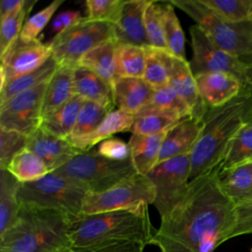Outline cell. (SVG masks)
<instances>
[{
	"instance_id": "obj_1",
	"label": "cell",
	"mask_w": 252,
	"mask_h": 252,
	"mask_svg": "<svg viewBox=\"0 0 252 252\" xmlns=\"http://www.w3.org/2000/svg\"><path fill=\"white\" fill-rule=\"evenodd\" d=\"M219 166L189 182L184 197L160 219L152 244L160 252H213L235 227V203L219 183Z\"/></svg>"
},
{
	"instance_id": "obj_2",
	"label": "cell",
	"mask_w": 252,
	"mask_h": 252,
	"mask_svg": "<svg viewBox=\"0 0 252 252\" xmlns=\"http://www.w3.org/2000/svg\"><path fill=\"white\" fill-rule=\"evenodd\" d=\"M252 121V94L241 93L218 107H211L203 118L202 129L190 154L189 182L217 168L236 132Z\"/></svg>"
},
{
	"instance_id": "obj_3",
	"label": "cell",
	"mask_w": 252,
	"mask_h": 252,
	"mask_svg": "<svg viewBox=\"0 0 252 252\" xmlns=\"http://www.w3.org/2000/svg\"><path fill=\"white\" fill-rule=\"evenodd\" d=\"M148 206L78 216L70 222L71 247L120 241L152 244L157 229L151 222Z\"/></svg>"
},
{
	"instance_id": "obj_4",
	"label": "cell",
	"mask_w": 252,
	"mask_h": 252,
	"mask_svg": "<svg viewBox=\"0 0 252 252\" xmlns=\"http://www.w3.org/2000/svg\"><path fill=\"white\" fill-rule=\"evenodd\" d=\"M71 220L55 210L21 205L15 222L0 235V252H57L71 247Z\"/></svg>"
},
{
	"instance_id": "obj_5",
	"label": "cell",
	"mask_w": 252,
	"mask_h": 252,
	"mask_svg": "<svg viewBox=\"0 0 252 252\" xmlns=\"http://www.w3.org/2000/svg\"><path fill=\"white\" fill-rule=\"evenodd\" d=\"M52 172L69 179L87 192L94 193L103 192L138 173L131 158L122 161L111 160L100 156L96 149L79 153Z\"/></svg>"
},
{
	"instance_id": "obj_6",
	"label": "cell",
	"mask_w": 252,
	"mask_h": 252,
	"mask_svg": "<svg viewBox=\"0 0 252 252\" xmlns=\"http://www.w3.org/2000/svg\"><path fill=\"white\" fill-rule=\"evenodd\" d=\"M220 49L236 57L252 55V19L231 23L215 15L201 0H172Z\"/></svg>"
},
{
	"instance_id": "obj_7",
	"label": "cell",
	"mask_w": 252,
	"mask_h": 252,
	"mask_svg": "<svg viewBox=\"0 0 252 252\" xmlns=\"http://www.w3.org/2000/svg\"><path fill=\"white\" fill-rule=\"evenodd\" d=\"M87 191L69 179L49 172L38 180L21 183L18 200L22 206H32L61 212L72 220L82 213Z\"/></svg>"
},
{
	"instance_id": "obj_8",
	"label": "cell",
	"mask_w": 252,
	"mask_h": 252,
	"mask_svg": "<svg viewBox=\"0 0 252 252\" xmlns=\"http://www.w3.org/2000/svg\"><path fill=\"white\" fill-rule=\"evenodd\" d=\"M113 40L112 24L91 21L85 17L69 29L53 36L48 45L59 66L75 67L89 51Z\"/></svg>"
},
{
	"instance_id": "obj_9",
	"label": "cell",
	"mask_w": 252,
	"mask_h": 252,
	"mask_svg": "<svg viewBox=\"0 0 252 252\" xmlns=\"http://www.w3.org/2000/svg\"><path fill=\"white\" fill-rule=\"evenodd\" d=\"M156 189L147 175L136 173L103 192H87L81 215L126 210L153 205Z\"/></svg>"
},
{
	"instance_id": "obj_10",
	"label": "cell",
	"mask_w": 252,
	"mask_h": 252,
	"mask_svg": "<svg viewBox=\"0 0 252 252\" xmlns=\"http://www.w3.org/2000/svg\"><path fill=\"white\" fill-rule=\"evenodd\" d=\"M189 32L193 51L189 64L194 76L206 73L229 74L240 81L242 90L251 93L245 65L239 57L218 47L197 25L191 26Z\"/></svg>"
},
{
	"instance_id": "obj_11",
	"label": "cell",
	"mask_w": 252,
	"mask_h": 252,
	"mask_svg": "<svg viewBox=\"0 0 252 252\" xmlns=\"http://www.w3.org/2000/svg\"><path fill=\"white\" fill-rule=\"evenodd\" d=\"M190 170V155H183L158 163L147 174L156 189V200L153 205L160 219L167 215L186 194Z\"/></svg>"
},
{
	"instance_id": "obj_12",
	"label": "cell",
	"mask_w": 252,
	"mask_h": 252,
	"mask_svg": "<svg viewBox=\"0 0 252 252\" xmlns=\"http://www.w3.org/2000/svg\"><path fill=\"white\" fill-rule=\"evenodd\" d=\"M47 82L25 91L0 104V129L32 135L42 121V102Z\"/></svg>"
},
{
	"instance_id": "obj_13",
	"label": "cell",
	"mask_w": 252,
	"mask_h": 252,
	"mask_svg": "<svg viewBox=\"0 0 252 252\" xmlns=\"http://www.w3.org/2000/svg\"><path fill=\"white\" fill-rule=\"evenodd\" d=\"M0 57L2 88L7 81L42 66L51 57V49L48 43H42L38 38L26 41L19 36Z\"/></svg>"
},
{
	"instance_id": "obj_14",
	"label": "cell",
	"mask_w": 252,
	"mask_h": 252,
	"mask_svg": "<svg viewBox=\"0 0 252 252\" xmlns=\"http://www.w3.org/2000/svg\"><path fill=\"white\" fill-rule=\"evenodd\" d=\"M27 149L37 155L50 172L65 165L82 152L68 139L55 136L41 126L29 136Z\"/></svg>"
},
{
	"instance_id": "obj_15",
	"label": "cell",
	"mask_w": 252,
	"mask_h": 252,
	"mask_svg": "<svg viewBox=\"0 0 252 252\" xmlns=\"http://www.w3.org/2000/svg\"><path fill=\"white\" fill-rule=\"evenodd\" d=\"M151 0L124 1L118 20L112 24L113 40L116 43L148 46L145 28V12Z\"/></svg>"
},
{
	"instance_id": "obj_16",
	"label": "cell",
	"mask_w": 252,
	"mask_h": 252,
	"mask_svg": "<svg viewBox=\"0 0 252 252\" xmlns=\"http://www.w3.org/2000/svg\"><path fill=\"white\" fill-rule=\"evenodd\" d=\"M199 94L208 108L225 104L242 91L240 81L225 73H206L194 76Z\"/></svg>"
},
{
	"instance_id": "obj_17",
	"label": "cell",
	"mask_w": 252,
	"mask_h": 252,
	"mask_svg": "<svg viewBox=\"0 0 252 252\" xmlns=\"http://www.w3.org/2000/svg\"><path fill=\"white\" fill-rule=\"evenodd\" d=\"M168 86H170L188 105L192 117L203 120L209 108L204 103L199 94L195 77L186 59L173 56Z\"/></svg>"
},
{
	"instance_id": "obj_18",
	"label": "cell",
	"mask_w": 252,
	"mask_h": 252,
	"mask_svg": "<svg viewBox=\"0 0 252 252\" xmlns=\"http://www.w3.org/2000/svg\"><path fill=\"white\" fill-rule=\"evenodd\" d=\"M202 123L203 120L190 116L172 126L163 139L158 163L175 157L190 155L200 135Z\"/></svg>"
},
{
	"instance_id": "obj_19",
	"label": "cell",
	"mask_w": 252,
	"mask_h": 252,
	"mask_svg": "<svg viewBox=\"0 0 252 252\" xmlns=\"http://www.w3.org/2000/svg\"><path fill=\"white\" fill-rule=\"evenodd\" d=\"M115 106L136 115L152 100L155 90L140 78H116L112 85Z\"/></svg>"
},
{
	"instance_id": "obj_20",
	"label": "cell",
	"mask_w": 252,
	"mask_h": 252,
	"mask_svg": "<svg viewBox=\"0 0 252 252\" xmlns=\"http://www.w3.org/2000/svg\"><path fill=\"white\" fill-rule=\"evenodd\" d=\"M73 89L74 94L85 100L97 102L112 109L115 106L112 86L82 65L73 67Z\"/></svg>"
},
{
	"instance_id": "obj_21",
	"label": "cell",
	"mask_w": 252,
	"mask_h": 252,
	"mask_svg": "<svg viewBox=\"0 0 252 252\" xmlns=\"http://www.w3.org/2000/svg\"><path fill=\"white\" fill-rule=\"evenodd\" d=\"M134 118L135 115L117 108L110 111L94 131L84 137L69 141L78 150L82 152L89 151L103 140L111 138L116 133L132 131Z\"/></svg>"
},
{
	"instance_id": "obj_22",
	"label": "cell",
	"mask_w": 252,
	"mask_h": 252,
	"mask_svg": "<svg viewBox=\"0 0 252 252\" xmlns=\"http://www.w3.org/2000/svg\"><path fill=\"white\" fill-rule=\"evenodd\" d=\"M168 130L156 135L132 133L128 145L130 158L138 173L147 175L158 164L162 142Z\"/></svg>"
},
{
	"instance_id": "obj_23",
	"label": "cell",
	"mask_w": 252,
	"mask_h": 252,
	"mask_svg": "<svg viewBox=\"0 0 252 252\" xmlns=\"http://www.w3.org/2000/svg\"><path fill=\"white\" fill-rule=\"evenodd\" d=\"M219 183L222 191L235 203L252 198V160L220 170Z\"/></svg>"
},
{
	"instance_id": "obj_24",
	"label": "cell",
	"mask_w": 252,
	"mask_h": 252,
	"mask_svg": "<svg viewBox=\"0 0 252 252\" xmlns=\"http://www.w3.org/2000/svg\"><path fill=\"white\" fill-rule=\"evenodd\" d=\"M85 101L83 97L74 94L63 105L45 115L40 126L55 136L69 140Z\"/></svg>"
},
{
	"instance_id": "obj_25",
	"label": "cell",
	"mask_w": 252,
	"mask_h": 252,
	"mask_svg": "<svg viewBox=\"0 0 252 252\" xmlns=\"http://www.w3.org/2000/svg\"><path fill=\"white\" fill-rule=\"evenodd\" d=\"M73 95V68L59 66L46 86L42 102V118L63 105Z\"/></svg>"
},
{
	"instance_id": "obj_26",
	"label": "cell",
	"mask_w": 252,
	"mask_h": 252,
	"mask_svg": "<svg viewBox=\"0 0 252 252\" xmlns=\"http://www.w3.org/2000/svg\"><path fill=\"white\" fill-rule=\"evenodd\" d=\"M58 68V63L51 55V57L38 69L7 81L5 85L0 88V104L25 91L33 89L49 81Z\"/></svg>"
},
{
	"instance_id": "obj_27",
	"label": "cell",
	"mask_w": 252,
	"mask_h": 252,
	"mask_svg": "<svg viewBox=\"0 0 252 252\" xmlns=\"http://www.w3.org/2000/svg\"><path fill=\"white\" fill-rule=\"evenodd\" d=\"M146 66L144 81L155 91L169 85L173 55L168 51L151 45L145 46Z\"/></svg>"
},
{
	"instance_id": "obj_28",
	"label": "cell",
	"mask_w": 252,
	"mask_h": 252,
	"mask_svg": "<svg viewBox=\"0 0 252 252\" xmlns=\"http://www.w3.org/2000/svg\"><path fill=\"white\" fill-rule=\"evenodd\" d=\"M20 185L21 182L7 169H0V235L12 226L19 214Z\"/></svg>"
},
{
	"instance_id": "obj_29",
	"label": "cell",
	"mask_w": 252,
	"mask_h": 252,
	"mask_svg": "<svg viewBox=\"0 0 252 252\" xmlns=\"http://www.w3.org/2000/svg\"><path fill=\"white\" fill-rule=\"evenodd\" d=\"M116 42L107 41L96 46L82 57L78 65H82L100 78L105 80L111 86L116 79Z\"/></svg>"
},
{
	"instance_id": "obj_30",
	"label": "cell",
	"mask_w": 252,
	"mask_h": 252,
	"mask_svg": "<svg viewBox=\"0 0 252 252\" xmlns=\"http://www.w3.org/2000/svg\"><path fill=\"white\" fill-rule=\"evenodd\" d=\"M116 78L143 79L146 66L145 47L116 43Z\"/></svg>"
},
{
	"instance_id": "obj_31",
	"label": "cell",
	"mask_w": 252,
	"mask_h": 252,
	"mask_svg": "<svg viewBox=\"0 0 252 252\" xmlns=\"http://www.w3.org/2000/svg\"><path fill=\"white\" fill-rule=\"evenodd\" d=\"M6 169L21 183L38 180L50 172L43 160L29 149L17 154Z\"/></svg>"
},
{
	"instance_id": "obj_32",
	"label": "cell",
	"mask_w": 252,
	"mask_h": 252,
	"mask_svg": "<svg viewBox=\"0 0 252 252\" xmlns=\"http://www.w3.org/2000/svg\"><path fill=\"white\" fill-rule=\"evenodd\" d=\"M248 160H252V121L244 124L233 136L219 168L228 169Z\"/></svg>"
},
{
	"instance_id": "obj_33",
	"label": "cell",
	"mask_w": 252,
	"mask_h": 252,
	"mask_svg": "<svg viewBox=\"0 0 252 252\" xmlns=\"http://www.w3.org/2000/svg\"><path fill=\"white\" fill-rule=\"evenodd\" d=\"M144 109L161 112L179 120L192 116L188 105L170 86L155 91L151 102Z\"/></svg>"
},
{
	"instance_id": "obj_34",
	"label": "cell",
	"mask_w": 252,
	"mask_h": 252,
	"mask_svg": "<svg viewBox=\"0 0 252 252\" xmlns=\"http://www.w3.org/2000/svg\"><path fill=\"white\" fill-rule=\"evenodd\" d=\"M112 110V108L106 105L86 100L81 108L76 125L69 140L84 137L94 131L105 116Z\"/></svg>"
},
{
	"instance_id": "obj_35",
	"label": "cell",
	"mask_w": 252,
	"mask_h": 252,
	"mask_svg": "<svg viewBox=\"0 0 252 252\" xmlns=\"http://www.w3.org/2000/svg\"><path fill=\"white\" fill-rule=\"evenodd\" d=\"M180 120L155 110L142 109L135 115L132 133L140 135H156L170 129Z\"/></svg>"
},
{
	"instance_id": "obj_36",
	"label": "cell",
	"mask_w": 252,
	"mask_h": 252,
	"mask_svg": "<svg viewBox=\"0 0 252 252\" xmlns=\"http://www.w3.org/2000/svg\"><path fill=\"white\" fill-rule=\"evenodd\" d=\"M164 9L165 2L159 3L158 1L151 0L145 12V28L149 44L151 46L166 50L163 24Z\"/></svg>"
},
{
	"instance_id": "obj_37",
	"label": "cell",
	"mask_w": 252,
	"mask_h": 252,
	"mask_svg": "<svg viewBox=\"0 0 252 252\" xmlns=\"http://www.w3.org/2000/svg\"><path fill=\"white\" fill-rule=\"evenodd\" d=\"M163 24L166 50L174 57L186 59L184 32L176 16L174 6L170 2L165 3Z\"/></svg>"
},
{
	"instance_id": "obj_38",
	"label": "cell",
	"mask_w": 252,
	"mask_h": 252,
	"mask_svg": "<svg viewBox=\"0 0 252 252\" xmlns=\"http://www.w3.org/2000/svg\"><path fill=\"white\" fill-rule=\"evenodd\" d=\"M35 3L36 0H26L25 5L19 11L1 21L0 56H2L20 36L26 22L25 19Z\"/></svg>"
},
{
	"instance_id": "obj_39",
	"label": "cell",
	"mask_w": 252,
	"mask_h": 252,
	"mask_svg": "<svg viewBox=\"0 0 252 252\" xmlns=\"http://www.w3.org/2000/svg\"><path fill=\"white\" fill-rule=\"evenodd\" d=\"M201 2L226 22L238 23L252 19L248 0H201Z\"/></svg>"
},
{
	"instance_id": "obj_40",
	"label": "cell",
	"mask_w": 252,
	"mask_h": 252,
	"mask_svg": "<svg viewBox=\"0 0 252 252\" xmlns=\"http://www.w3.org/2000/svg\"><path fill=\"white\" fill-rule=\"evenodd\" d=\"M28 138L17 131L0 129V169H6L14 157L27 149Z\"/></svg>"
},
{
	"instance_id": "obj_41",
	"label": "cell",
	"mask_w": 252,
	"mask_h": 252,
	"mask_svg": "<svg viewBox=\"0 0 252 252\" xmlns=\"http://www.w3.org/2000/svg\"><path fill=\"white\" fill-rule=\"evenodd\" d=\"M64 0H55L45 8L31 16L24 24L20 37L26 41H31L37 38V35L49 23L55 11L62 5Z\"/></svg>"
},
{
	"instance_id": "obj_42",
	"label": "cell",
	"mask_w": 252,
	"mask_h": 252,
	"mask_svg": "<svg viewBox=\"0 0 252 252\" xmlns=\"http://www.w3.org/2000/svg\"><path fill=\"white\" fill-rule=\"evenodd\" d=\"M125 0H87V16L91 21H103L114 24L120 15Z\"/></svg>"
},
{
	"instance_id": "obj_43",
	"label": "cell",
	"mask_w": 252,
	"mask_h": 252,
	"mask_svg": "<svg viewBox=\"0 0 252 252\" xmlns=\"http://www.w3.org/2000/svg\"><path fill=\"white\" fill-rule=\"evenodd\" d=\"M96 151L100 156L111 160L122 161L130 158V148L128 143L113 137L100 142Z\"/></svg>"
},
{
	"instance_id": "obj_44",
	"label": "cell",
	"mask_w": 252,
	"mask_h": 252,
	"mask_svg": "<svg viewBox=\"0 0 252 252\" xmlns=\"http://www.w3.org/2000/svg\"><path fill=\"white\" fill-rule=\"evenodd\" d=\"M236 223L229 239L252 233V198L235 204Z\"/></svg>"
},
{
	"instance_id": "obj_45",
	"label": "cell",
	"mask_w": 252,
	"mask_h": 252,
	"mask_svg": "<svg viewBox=\"0 0 252 252\" xmlns=\"http://www.w3.org/2000/svg\"><path fill=\"white\" fill-rule=\"evenodd\" d=\"M146 245L138 242H105L88 247L74 248L77 252H144Z\"/></svg>"
},
{
	"instance_id": "obj_46",
	"label": "cell",
	"mask_w": 252,
	"mask_h": 252,
	"mask_svg": "<svg viewBox=\"0 0 252 252\" xmlns=\"http://www.w3.org/2000/svg\"><path fill=\"white\" fill-rule=\"evenodd\" d=\"M83 18L81 11L78 10H67L61 12L52 20L50 24V32L55 36L80 22Z\"/></svg>"
},
{
	"instance_id": "obj_47",
	"label": "cell",
	"mask_w": 252,
	"mask_h": 252,
	"mask_svg": "<svg viewBox=\"0 0 252 252\" xmlns=\"http://www.w3.org/2000/svg\"><path fill=\"white\" fill-rule=\"evenodd\" d=\"M25 3L26 0H2L0 2V21L19 11Z\"/></svg>"
},
{
	"instance_id": "obj_48",
	"label": "cell",
	"mask_w": 252,
	"mask_h": 252,
	"mask_svg": "<svg viewBox=\"0 0 252 252\" xmlns=\"http://www.w3.org/2000/svg\"><path fill=\"white\" fill-rule=\"evenodd\" d=\"M239 58L245 65L246 76H247V79L249 81V84H250V87H251V94H252V55L241 56Z\"/></svg>"
},
{
	"instance_id": "obj_49",
	"label": "cell",
	"mask_w": 252,
	"mask_h": 252,
	"mask_svg": "<svg viewBox=\"0 0 252 252\" xmlns=\"http://www.w3.org/2000/svg\"><path fill=\"white\" fill-rule=\"evenodd\" d=\"M57 252H77L73 247H66V248H63Z\"/></svg>"
},
{
	"instance_id": "obj_50",
	"label": "cell",
	"mask_w": 252,
	"mask_h": 252,
	"mask_svg": "<svg viewBox=\"0 0 252 252\" xmlns=\"http://www.w3.org/2000/svg\"><path fill=\"white\" fill-rule=\"evenodd\" d=\"M249 2V7H250V13H251V17H252V0H248Z\"/></svg>"
},
{
	"instance_id": "obj_51",
	"label": "cell",
	"mask_w": 252,
	"mask_h": 252,
	"mask_svg": "<svg viewBox=\"0 0 252 252\" xmlns=\"http://www.w3.org/2000/svg\"><path fill=\"white\" fill-rule=\"evenodd\" d=\"M251 252H252V249H251Z\"/></svg>"
}]
</instances>
